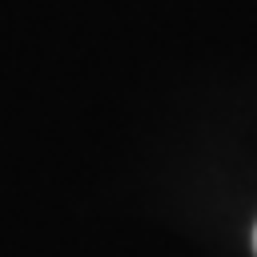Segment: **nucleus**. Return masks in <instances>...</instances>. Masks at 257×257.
<instances>
[{
	"instance_id": "obj_1",
	"label": "nucleus",
	"mask_w": 257,
	"mask_h": 257,
	"mask_svg": "<svg viewBox=\"0 0 257 257\" xmlns=\"http://www.w3.org/2000/svg\"><path fill=\"white\" fill-rule=\"evenodd\" d=\"M253 253H257V225H253Z\"/></svg>"
}]
</instances>
